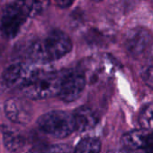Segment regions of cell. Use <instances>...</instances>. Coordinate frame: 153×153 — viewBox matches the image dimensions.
<instances>
[{"instance_id": "6da1fadb", "label": "cell", "mask_w": 153, "mask_h": 153, "mask_svg": "<svg viewBox=\"0 0 153 153\" xmlns=\"http://www.w3.org/2000/svg\"><path fill=\"white\" fill-rule=\"evenodd\" d=\"M71 49L70 38L60 30H53L43 38L32 42L27 49V55L31 62L47 65L63 57Z\"/></svg>"}, {"instance_id": "7a4b0ae2", "label": "cell", "mask_w": 153, "mask_h": 153, "mask_svg": "<svg viewBox=\"0 0 153 153\" xmlns=\"http://www.w3.org/2000/svg\"><path fill=\"white\" fill-rule=\"evenodd\" d=\"M45 2L16 1L9 3L3 10L0 18V31L8 39L17 36L26 21L44 8Z\"/></svg>"}, {"instance_id": "3957f363", "label": "cell", "mask_w": 153, "mask_h": 153, "mask_svg": "<svg viewBox=\"0 0 153 153\" xmlns=\"http://www.w3.org/2000/svg\"><path fill=\"white\" fill-rule=\"evenodd\" d=\"M51 70L47 65L34 62L13 64L0 75V93L16 88L23 90Z\"/></svg>"}, {"instance_id": "277c9868", "label": "cell", "mask_w": 153, "mask_h": 153, "mask_svg": "<svg viewBox=\"0 0 153 153\" xmlns=\"http://www.w3.org/2000/svg\"><path fill=\"white\" fill-rule=\"evenodd\" d=\"M37 125L42 132L59 139L66 138L76 131L73 114L63 110H52L41 115Z\"/></svg>"}, {"instance_id": "5b68a950", "label": "cell", "mask_w": 153, "mask_h": 153, "mask_svg": "<svg viewBox=\"0 0 153 153\" xmlns=\"http://www.w3.org/2000/svg\"><path fill=\"white\" fill-rule=\"evenodd\" d=\"M66 73L50 71L35 82L22 90L24 97L33 100H46L60 95Z\"/></svg>"}, {"instance_id": "8992f818", "label": "cell", "mask_w": 153, "mask_h": 153, "mask_svg": "<svg viewBox=\"0 0 153 153\" xmlns=\"http://www.w3.org/2000/svg\"><path fill=\"white\" fill-rule=\"evenodd\" d=\"M124 47L134 58H140L147 56L153 47V33L143 27L132 29L126 35Z\"/></svg>"}, {"instance_id": "52a82bcc", "label": "cell", "mask_w": 153, "mask_h": 153, "mask_svg": "<svg viewBox=\"0 0 153 153\" xmlns=\"http://www.w3.org/2000/svg\"><path fill=\"white\" fill-rule=\"evenodd\" d=\"M87 83L85 73L81 70L66 72L59 98L65 102H73L82 94Z\"/></svg>"}, {"instance_id": "ba28073f", "label": "cell", "mask_w": 153, "mask_h": 153, "mask_svg": "<svg viewBox=\"0 0 153 153\" xmlns=\"http://www.w3.org/2000/svg\"><path fill=\"white\" fill-rule=\"evenodd\" d=\"M4 111L5 117L15 124L25 125L32 118V110L29 103L18 97L7 99L4 104Z\"/></svg>"}, {"instance_id": "9c48e42d", "label": "cell", "mask_w": 153, "mask_h": 153, "mask_svg": "<svg viewBox=\"0 0 153 153\" xmlns=\"http://www.w3.org/2000/svg\"><path fill=\"white\" fill-rule=\"evenodd\" d=\"M73 116L76 123V131L81 133L91 130L98 122L96 113L88 107L82 106L78 108L74 111Z\"/></svg>"}, {"instance_id": "30bf717a", "label": "cell", "mask_w": 153, "mask_h": 153, "mask_svg": "<svg viewBox=\"0 0 153 153\" xmlns=\"http://www.w3.org/2000/svg\"><path fill=\"white\" fill-rule=\"evenodd\" d=\"M150 132L144 129H137L130 131L123 135L122 143L124 149L130 151L142 152L147 142Z\"/></svg>"}, {"instance_id": "8fae6325", "label": "cell", "mask_w": 153, "mask_h": 153, "mask_svg": "<svg viewBox=\"0 0 153 153\" xmlns=\"http://www.w3.org/2000/svg\"><path fill=\"white\" fill-rule=\"evenodd\" d=\"M3 143L5 148L11 153H18L25 144L24 138L18 133L5 129L3 131Z\"/></svg>"}, {"instance_id": "7c38bea8", "label": "cell", "mask_w": 153, "mask_h": 153, "mask_svg": "<svg viewBox=\"0 0 153 153\" xmlns=\"http://www.w3.org/2000/svg\"><path fill=\"white\" fill-rule=\"evenodd\" d=\"M100 141L95 137H87L78 143L73 153H100Z\"/></svg>"}, {"instance_id": "4fadbf2b", "label": "cell", "mask_w": 153, "mask_h": 153, "mask_svg": "<svg viewBox=\"0 0 153 153\" xmlns=\"http://www.w3.org/2000/svg\"><path fill=\"white\" fill-rule=\"evenodd\" d=\"M138 122L142 129L147 131L153 129V102L142 108L138 117Z\"/></svg>"}, {"instance_id": "5bb4252c", "label": "cell", "mask_w": 153, "mask_h": 153, "mask_svg": "<svg viewBox=\"0 0 153 153\" xmlns=\"http://www.w3.org/2000/svg\"><path fill=\"white\" fill-rule=\"evenodd\" d=\"M27 153H73V150L67 144H49L34 147Z\"/></svg>"}, {"instance_id": "9a60e30c", "label": "cell", "mask_w": 153, "mask_h": 153, "mask_svg": "<svg viewBox=\"0 0 153 153\" xmlns=\"http://www.w3.org/2000/svg\"><path fill=\"white\" fill-rule=\"evenodd\" d=\"M142 77L146 85L153 89V66H149L148 68H146L142 72Z\"/></svg>"}, {"instance_id": "2e32d148", "label": "cell", "mask_w": 153, "mask_h": 153, "mask_svg": "<svg viewBox=\"0 0 153 153\" xmlns=\"http://www.w3.org/2000/svg\"><path fill=\"white\" fill-rule=\"evenodd\" d=\"M143 153H153V133H150L145 146L142 150Z\"/></svg>"}, {"instance_id": "e0dca14e", "label": "cell", "mask_w": 153, "mask_h": 153, "mask_svg": "<svg viewBox=\"0 0 153 153\" xmlns=\"http://www.w3.org/2000/svg\"><path fill=\"white\" fill-rule=\"evenodd\" d=\"M73 4L72 1H59L57 2V4L60 7V8H68L69 5H71Z\"/></svg>"}, {"instance_id": "ac0fdd59", "label": "cell", "mask_w": 153, "mask_h": 153, "mask_svg": "<svg viewBox=\"0 0 153 153\" xmlns=\"http://www.w3.org/2000/svg\"><path fill=\"white\" fill-rule=\"evenodd\" d=\"M109 153H143L142 152H139V151H130V150H127V149H122V150H119V151H114V152H111Z\"/></svg>"}]
</instances>
